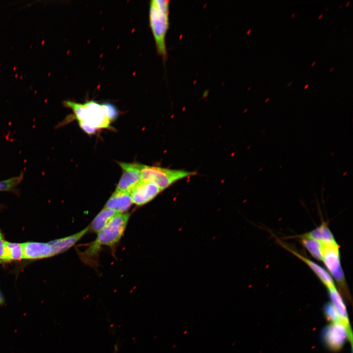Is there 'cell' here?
<instances>
[{
  "instance_id": "obj_15",
  "label": "cell",
  "mask_w": 353,
  "mask_h": 353,
  "mask_svg": "<svg viewBox=\"0 0 353 353\" xmlns=\"http://www.w3.org/2000/svg\"><path fill=\"white\" fill-rule=\"evenodd\" d=\"M304 235L323 243H331L336 242L333 235L326 224H321Z\"/></svg>"
},
{
  "instance_id": "obj_11",
  "label": "cell",
  "mask_w": 353,
  "mask_h": 353,
  "mask_svg": "<svg viewBox=\"0 0 353 353\" xmlns=\"http://www.w3.org/2000/svg\"><path fill=\"white\" fill-rule=\"evenodd\" d=\"M287 249L295 256L305 262L328 289L335 287L332 277L324 268L296 252L288 248Z\"/></svg>"
},
{
  "instance_id": "obj_3",
  "label": "cell",
  "mask_w": 353,
  "mask_h": 353,
  "mask_svg": "<svg viewBox=\"0 0 353 353\" xmlns=\"http://www.w3.org/2000/svg\"><path fill=\"white\" fill-rule=\"evenodd\" d=\"M64 105L73 110L78 122L85 123L97 129L110 127V123L105 116L102 104L94 101L83 103L66 101Z\"/></svg>"
},
{
  "instance_id": "obj_6",
  "label": "cell",
  "mask_w": 353,
  "mask_h": 353,
  "mask_svg": "<svg viewBox=\"0 0 353 353\" xmlns=\"http://www.w3.org/2000/svg\"><path fill=\"white\" fill-rule=\"evenodd\" d=\"M352 331L341 322L330 323L322 332V338L325 344L333 351L340 350L347 339L352 343Z\"/></svg>"
},
{
  "instance_id": "obj_31",
  "label": "cell",
  "mask_w": 353,
  "mask_h": 353,
  "mask_svg": "<svg viewBox=\"0 0 353 353\" xmlns=\"http://www.w3.org/2000/svg\"><path fill=\"white\" fill-rule=\"evenodd\" d=\"M292 81H291V82H290V83L288 84V86H289L292 83Z\"/></svg>"
},
{
  "instance_id": "obj_9",
  "label": "cell",
  "mask_w": 353,
  "mask_h": 353,
  "mask_svg": "<svg viewBox=\"0 0 353 353\" xmlns=\"http://www.w3.org/2000/svg\"><path fill=\"white\" fill-rule=\"evenodd\" d=\"M23 258L39 259L53 255L49 243L30 242L22 244Z\"/></svg>"
},
{
  "instance_id": "obj_16",
  "label": "cell",
  "mask_w": 353,
  "mask_h": 353,
  "mask_svg": "<svg viewBox=\"0 0 353 353\" xmlns=\"http://www.w3.org/2000/svg\"><path fill=\"white\" fill-rule=\"evenodd\" d=\"M301 242L313 257L322 261V246L320 242L303 235L302 236Z\"/></svg>"
},
{
  "instance_id": "obj_17",
  "label": "cell",
  "mask_w": 353,
  "mask_h": 353,
  "mask_svg": "<svg viewBox=\"0 0 353 353\" xmlns=\"http://www.w3.org/2000/svg\"><path fill=\"white\" fill-rule=\"evenodd\" d=\"M23 258L22 244L5 242L3 261L20 260Z\"/></svg>"
},
{
  "instance_id": "obj_4",
  "label": "cell",
  "mask_w": 353,
  "mask_h": 353,
  "mask_svg": "<svg viewBox=\"0 0 353 353\" xmlns=\"http://www.w3.org/2000/svg\"><path fill=\"white\" fill-rule=\"evenodd\" d=\"M141 173L142 180L154 183L161 191L180 179L196 174L195 172L185 170L142 164Z\"/></svg>"
},
{
  "instance_id": "obj_28",
  "label": "cell",
  "mask_w": 353,
  "mask_h": 353,
  "mask_svg": "<svg viewBox=\"0 0 353 353\" xmlns=\"http://www.w3.org/2000/svg\"><path fill=\"white\" fill-rule=\"evenodd\" d=\"M350 1H348V2H346V6L350 4Z\"/></svg>"
},
{
  "instance_id": "obj_20",
  "label": "cell",
  "mask_w": 353,
  "mask_h": 353,
  "mask_svg": "<svg viewBox=\"0 0 353 353\" xmlns=\"http://www.w3.org/2000/svg\"><path fill=\"white\" fill-rule=\"evenodd\" d=\"M105 116L110 123L115 121L118 116V111L116 107L110 102L102 104Z\"/></svg>"
},
{
  "instance_id": "obj_5",
  "label": "cell",
  "mask_w": 353,
  "mask_h": 353,
  "mask_svg": "<svg viewBox=\"0 0 353 353\" xmlns=\"http://www.w3.org/2000/svg\"><path fill=\"white\" fill-rule=\"evenodd\" d=\"M321 244L322 261L345 294V278L341 265L338 245L336 242Z\"/></svg>"
},
{
  "instance_id": "obj_30",
  "label": "cell",
  "mask_w": 353,
  "mask_h": 353,
  "mask_svg": "<svg viewBox=\"0 0 353 353\" xmlns=\"http://www.w3.org/2000/svg\"><path fill=\"white\" fill-rule=\"evenodd\" d=\"M333 69H334V67H332V68L330 69V71H331Z\"/></svg>"
},
{
  "instance_id": "obj_26",
  "label": "cell",
  "mask_w": 353,
  "mask_h": 353,
  "mask_svg": "<svg viewBox=\"0 0 353 353\" xmlns=\"http://www.w3.org/2000/svg\"><path fill=\"white\" fill-rule=\"evenodd\" d=\"M295 15H296L295 13H293L291 15V17H294L295 16Z\"/></svg>"
},
{
  "instance_id": "obj_14",
  "label": "cell",
  "mask_w": 353,
  "mask_h": 353,
  "mask_svg": "<svg viewBox=\"0 0 353 353\" xmlns=\"http://www.w3.org/2000/svg\"><path fill=\"white\" fill-rule=\"evenodd\" d=\"M119 213L104 207L96 216L90 225V229L95 232H99L107 224Z\"/></svg>"
},
{
  "instance_id": "obj_25",
  "label": "cell",
  "mask_w": 353,
  "mask_h": 353,
  "mask_svg": "<svg viewBox=\"0 0 353 353\" xmlns=\"http://www.w3.org/2000/svg\"><path fill=\"white\" fill-rule=\"evenodd\" d=\"M308 86H309V84H306L304 86V89L307 88Z\"/></svg>"
},
{
  "instance_id": "obj_2",
  "label": "cell",
  "mask_w": 353,
  "mask_h": 353,
  "mask_svg": "<svg viewBox=\"0 0 353 353\" xmlns=\"http://www.w3.org/2000/svg\"><path fill=\"white\" fill-rule=\"evenodd\" d=\"M169 0L150 1L149 20L158 53L163 57L166 55L165 37L169 26Z\"/></svg>"
},
{
  "instance_id": "obj_21",
  "label": "cell",
  "mask_w": 353,
  "mask_h": 353,
  "mask_svg": "<svg viewBox=\"0 0 353 353\" xmlns=\"http://www.w3.org/2000/svg\"><path fill=\"white\" fill-rule=\"evenodd\" d=\"M78 123L81 129L88 134H94L97 130V128L93 127L85 123L78 122Z\"/></svg>"
},
{
  "instance_id": "obj_18",
  "label": "cell",
  "mask_w": 353,
  "mask_h": 353,
  "mask_svg": "<svg viewBox=\"0 0 353 353\" xmlns=\"http://www.w3.org/2000/svg\"><path fill=\"white\" fill-rule=\"evenodd\" d=\"M23 177V174L22 173L18 176L0 181V191H9L14 188L22 181Z\"/></svg>"
},
{
  "instance_id": "obj_12",
  "label": "cell",
  "mask_w": 353,
  "mask_h": 353,
  "mask_svg": "<svg viewBox=\"0 0 353 353\" xmlns=\"http://www.w3.org/2000/svg\"><path fill=\"white\" fill-rule=\"evenodd\" d=\"M88 230L89 227H86L75 234L56 239L49 243L51 246L53 255L63 252L72 247Z\"/></svg>"
},
{
  "instance_id": "obj_23",
  "label": "cell",
  "mask_w": 353,
  "mask_h": 353,
  "mask_svg": "<svg viewBox=\"0 0 353 353\" xmlns=\"http://www.w3.org/2000/svg\"><path fill=\"white\" fill-rule=\"evenodd\" d=\"M5 301L4 298L2 294L0 292V305H3Z\"/></svg>"
},
{
  "instance_id": "obj_33",
  "label": "cell",
  "mask_w": 353,
  "mask_h": 353,
  "mask_svg": "<svg viewBox=\"0 0 353 353\" xmlns=\"http://www.w3.org/2000/svg\"><path fill=\"white\" fill-rule=\"evenodd\" d=\"M268 100H269V98L266 99V101H267Z\"/></svg>"
},
{
  "instance_id": "obj_29",
  "label": "cell",
  "mask_w": 353,
  "mask_h": 353,
  "mask_svg": "<svg viewBox=\"0 0 353 353\" xmlns=\"http://www.w3.org/2000/svg\"><path fill=\"white\" fill-rule=\"evenodd\" d=\"M315 63H316L315 61L313 62L312 63L311 66H313L315 64Z\"/></svg>"
},
{
  "instance_id": "obj_7",
  "label": "cell",
  "mask_w": 353,
  "mask_h": 353,
  "mask_svg": "<svg viewBox=\"0 0 353 353\" xmlns=\"http://www.w3.org/2000/svg\"><path fill=\"white\" fill-rule=\"evenodd\" d=\"M123 170L122 175L115 191L130 194L134 187L142 180V164L118 162Z\"/></svg>"
},
{
  "instance_id": "obj_22",
  "label": "cell",
  "mask_w": 353,
  "mask_h": 353,
  "mask_svg": "<svg viewBox=\"0 0 353 353\" xmlns=\"http://www.w3.org/2000/svg\"><path fill=\"white\" fill-rule=\"evenodd\" d=\"M5 242L2 233L0 232V262L3 261L4 260Z\"/></svg>"
},
{
  "instance_id": "obj_13",
  "label": "cell",
  "mask_w": 353,
  "mask_h": 353,
  "mask_svg": "<svg viewBox=\"0 0 353 353\" xmlns=\"http://www.w3.org/2000/svg\"><path fill=\"white\" fill-rule=\"evenodd\" d=\"M331 303L335 308L340 321L351 331L348 313L344 301L336 287L328 289Z\"/></svg>"
},
{
  "instance_id": "obj_10",
  "label": "cell",
  "mask_w": 353,
  "mask_h": 353,
  "mask_svg": "<svg viewBox=\"0 0 353 353\" xmlns=\"http://www.w3.org/2000/svg\"><path fill=\"white\" fill-rule=\"evenodd\" d=\"M132 203L130 194L115 191L106 202L105 207L123 213L129 208Z\"/></svg>"
},
{
  "instance_id": "obj_1",
  "label": "cell",
  "mask_w": 353,
  "mask_h": 353,
  "mask_svg": "<svg viewBox=\"0 0 353 353\" xmlns=\"http://www.w3.org/2000/svg\"><path fill=\"white\" fill-rule=\"evenodd\" d=\"M130 214L119 213L98 232L96 240L83 253V258L88 259L98 254L101 246L112 247L120 240L128 222Z\"/></svg>"
},
{
  "instance_id": "obj_8",
  "label": "cell",
  "mask_w": 353,
  "mask_h": 353,
  "mask_svg": "<svg viewBox=\"0 0 353 353\" xmlns=\"http://www.w3.org/2000/svg\"><path fill=\"white\" fill-rule=\"evenodd\" d=\"M161 191L154 183L141 180L130 195L132 203L140 206L151 201Z\"/></svg>"
},
{
  "instance_id": "obj_19",
  "label": "cell",
  "mask_w": 353,
  "mask_h": 353,
  "mask_svg": "<svg viewBox=\"0 0 353 353\" xmlns=\"http://www.w3.org/2000/svg\"><path fill=\"white\" fill-rule=\"evenodd\" d=\"M323 310L326 319L330 323L340 322L337 313L331 303H326Z\"/></svg>"
},
{
  "instance_id": "obj_32",
  "label": "cell",
  "mask_w": 353,
  "mask_h": 353,
  "mask_svg": "<svg viewBox=\"0 0 353 353\" xmlns=\"http://www.w3.org/2000/svg\"><path fill=\"white\" fill-rule=\"evenodd\" d=\"M342 4H341L339 6V8H340V7L342 6Z\"/></svg>"
},
{
  "instance_id": "obj_24",
  "label": "cell",
  "mask_w": 353,
  "mask_h": 353,
  "mask_svg": "<svg viewBox=\"0 0 353 353\" xmlns=\"http://www.w3.org/2000/svg\"><path fill=\"white\" fill-rule=\"evenodd\" d=\"M118 351V344H115L114 347L113 353H117Z\"/></svg>"
},
{
  "instance_id": "obj_27",
  "label": "cell",
  "mask_w": 353,
  "mask_h": 353,
  "mask_svg": "<svg viewBox=\"0 0 353 353\" xmlns=\"http://www.w3.org/2000/svg\"><path fill=\"white\" fill-rule=\"evenodd\" d=\"M322 16H323V14H320L318 17V19H320L322 17Z\"/></svg>"
}]
</instances>
